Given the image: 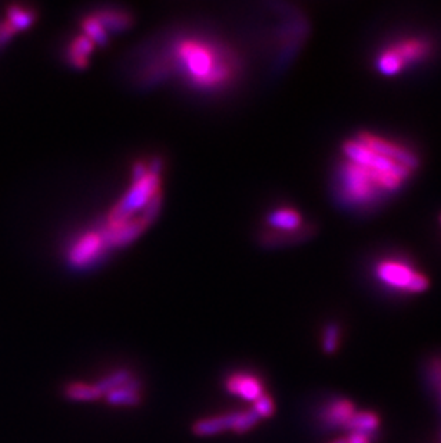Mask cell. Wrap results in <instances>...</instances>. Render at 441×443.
<instances>
[{"instance_id": "1", "label": "cell", "mask_w": 441, "mask_h": 443, "mask_svg": "<svg viewBox=\"0 0 441 443\" xmlns=\"http://www.w3.org/2000/svg\"><path fill=\"white\" fill-rule=\"evenodd\" d=\"M421 167L420 154L407 142L370 130L343 141L334 167V203L352 214H369L398 195Z\"/></svg>"}, {"instance_id": "2", "label": "cell", "mask_w": 441, "mask_h": 443, "mask_svg": "<svg viewBox=\"0 0 441 443\" xmlns=\"http://www.w3.org/2000/svg\"><path fill=\"white\" fill-rule=\"evenodd\" d=\"M168 68L198 89L217 92L231 85L238 73L232 51L204 36H185L172 45Z\"/></svg>"}, {"instance_id": "3", "label": "cell", "mask_w": 441, "mask_h": 443, "mask_svg": "<svg viewBox=\"0 0 441 443\" xmlns=\"http://www.w3.org/2000/svg\"><path fill=\"white\" fill-rule=\"evenodd\" d=\"M434 52V39L424 33L398 35L377 49L373 58V69L381 77H398L427 63Z\"/></svg>"}, {"instance_id": "4", "label": "cell", "mask_w": 441, "mask_h": 443, "mask_svg": "<svg viewBox=\"0 0 441 443\" xmlns=\"http://www.w3.org/2000/svg\"><path fill=\"white\" fill-rule=\"evenodd\" d=\"M370 271L380 287L397 294L416 296L430 289L428 275L406 256H380L371 263Z\"/></svg>"}, {"instance_id": "5", "label": "cell", "mask_w": 441, "mask_h": 443, "mask_svg": "<svg viewBox=\"0 0 441 443\" xmlns=\"http://www.w3.org/2000/svg\"><path fill=\"white\" fill-rule=\"evenodd\" d=\"M160 173H162V161L155 158L151 161L149 171L145 177L135 180L119 203L112 208L108 217V227H116L134 218V213L143 210L149 201L160 191Z\"/></svg>"}, {"instance_id": "6", "label": "cell", "mask_w": 441, "mask_h": 443, "mask_svg": "<svg viewBox=\"0 0 441 443\" xmlns=\"http://www.w3.org/2000/svg\"><path fill=\"white\" fill-rule=\"evenodd\" d=\"M265 224L267 230L261 241L267 246H281L290 241L307 239L315 230L311 224L304 223V217L298 208L290 206L272 208L265 217Z\"/></svg>"}, {"instance_id": "7", "label": "cell", "mask_w": 441, "mask_h": 443, "mask_svg": "<svg viewBox=\"0 0 441 443\" xmlns=\"http://www.w3.org/2000/svg\"><path fill=\"white\" fill-rule=\"evenodd\" d=\"M109 250L102 230H91L79 235L68 250V263L73 268L85 270L94 267Z\"/></svg>"}, {"instance_id": "8", "label": "cell", "mask_w": 441, "mask_h": 443, "mask_svg": "<svg viewBox=\"0 0 441 443\" xmlns=\"http://www.w3.org/2000/svg\"><path fill=\"white\" fill-rule=\"evenodd\" d=\"M355 405L348 399H334L321 409L319 420L328 429H345L354 413Z\"/></svg>"}, {"instance_id": "9", "label": "cell", "mask_w": 441, "mask_h": 443, "mask_svg": "<svg viewBox=\"0 0 441 443\" xmlns=\"http://www.w3.org/2000/svg\"><path fill=\"white\" fill-rule=\"evenodd\" d=\"M225 387L229 393L243 397L248 401H255L261 394H264V389L261 382L251 375L236 373L226 379Z\"/></svg>"}, {"instance_id": "10", "label": "cell", "mask_w": 441, "mask_h": 443, "mask_svg": "<svg viewBox=\"0 0 441 443\" xmlns=\"http://www.w3.org/2000/svg\"><path fill=\"white\" fill-rule=\"evenodd\" d=\"M98 22L102 25V27L106 30V33H120L129 29L134 23V19L129 12L116 9V8H105L99 12L92 13Z\"/></svg>"}, {"instance_id": "11", "label": "cell", "mask_w": 441, "mask_h": 443, "mask_svg": "<svg viewBox=\"0 0 441 443\" xmlns=\"http://www.w3.org/2000/svg\"><path fill=\"white\" fill-rule=\"evenodd\" d=\"M236 418H238V413H229V415L217 416V418L200 419L192 423L191 430L196 436H212V435L225 432L228 429H232Z\"/></svg>"}, {"instance_id": "12", "label": "cell", "mask_w": 441, "mask_h": 443, "mask_svg": "<svg viewBox=\"0 0 441 443\" xmlns=\"http://www.w3.org/2000/svg\"><path fill=\"white\" fill-rule=\"evenodd\" d=\"M94 49H95L94 42L89 40L84 33L75 36L72 39L69 51H68V58H69L70 65L76 69L87 68L89 62V56L94 52Z\"/></svg>"}, {"instance_id": "13", "label": "cell", "mask_w": 441, "mask_h": 443, "mask_svg": "<svg viewBox=\"0 0 441 443\" xmlns=\"http://www.w3.org/2000/svg\"><path fill=\"white\" fill-rule=\"evenodd\" d=\"M378 428H380L378 415L374 412L363 411L354 413L345 429H348L351 433H364L373 436L377 433Z\"/></svg>"}, {"instance_id": "14", "label": "cell", "mask_w": 441, "mask_h": 443, "mask_svg": "<svg viewBox=\"0 0 441 443\" xmlns=\"http://www.w3.org/2000/svg\"><path fill=\"white\" fill-rule=\"evenodd\" d=\"M37 13L34 9L20 6V5H12L8 8L6 12V22L15 29V32H22L29 29L36 22Z\"/></svg>"}, {"instance_id": "15", "label": "cell", "mask_w": 441, "mask_h": 443, "mask_svg": "<svg viewBox=\"0 0 441 443\" xmlns=\"http://www.w3.org/2000/svg\"><path fill=\"white\" fill-rule=\"evenodd\" d=\"M63 396L68 400H75V401H94L103 397V394L99 392V389L95 385H87V383L66 385L63 389Z\"/></svg>"}, {"instance_id": "16", "label": "cell", "mask_w": 441, "mask_h": 443, "mask_svg": "<svg viewBox=\"0 0 441 443\" xmlns=\"http://www.w3.org/2000/svg\"><path fill=\"white\" fill-rule=\"evenodd\" d=\"M80 27H82L84 35L92 40L95 46H106L108 40H109V35L106 33V30L102 27V25L98 22V19L94 15L85 16L80 22Z\"/></svg>"}, {"instance_id": "17", "label": "cell", "mask_w": 441, "mask_h": 443, "mask_svg": "<svg viewBox=\"0 0 441 443\" xmlns=\"http://www.w3.org/2000/svg\"><path fill=\"white\" fill-rule=\"evenodd\" d=\"M426 382L430 390L434 392L441 411V357H433L426 365Z\"/></svg>"}, {"instance_id": "18", "label": "cell", "mask_w": 441, "mask_h": 443, "mask_svg": "<svg viewBox=\"0 0 441 443\" xmlns=\"http://www.w3.org/2000/svg\"><path fill=\"white\" fill-rule=\"evenodd\" d=\"M105 400L112 406H138L141 405L142 396L141 393H135L124 387H119L108 392L105 394Z\"/></svg>"}, {"instance_id": "19", "label": "cell", "mask_w": 441, "mask_h": 443, "mask_svg": "<svg viewBox=\"0 0 441 443\" xmlns=\"http://www.w3.org/2000/svg\"><path fill=\"white\" fill-rule=\"evenodd\" d=\"M134 378V373L128 369H119L108 376H105L103 379H101L98 383H95V386L99 389V392L105 396L108 392L115 390L122 387L128 380H131Z\"/></svg>"}, {"instance_id": "20", "label": "cell", "mask_w": 441, "mask_h": 443, "mask_svg": "<svg viewBox=\"0 0 441 443\" xmlns=\"http://www.w3.org/2000/svg\"><path fill=\"white\" fill-rule=\"evenodd\" d=\"M341 329L337 323H328L323 330V340H321V349L326 354H334L340 347Z\"/></svg>"}, {"instance_id": "21", "label": "cell", "mask_w": 441, "mask_h": 443, "mask_svg": "<svg viewBox=\"0 0 441 443\" xmlns=\"http://www.w3.org/2000/svg\"><path fill=\"white\" fill-rule=\"evenodd\" d=\"M260 420V416L255 413L254 409L248 411V412H238V418L232 426V430L235 433H245L250 429H253Z\"/></svg>"}, {"instance_id": "22", "label": "cell", "mask_w": 441, "mask_h": 443, "mask_svg": "<svg viewBox=\"0 0 441 443\" xmlns=\"http://www.w3.org/2000/svg\"><path fill=\"white\" fill-rule=\"evenodd\" d=\"M255 413L261 418H269L274 415L275 412V405L274 400L268 396V394H261L255 401H254V408Z\"/></svg>"}, {"instance_id": "23", "label": "cell", "mask_w": 441, "mask_h": 443, "mask_svg": "<svg viewBox=\"0 0 441 443\" xmlns=\"http://www.w3.org/2000/svg\"><path fill=\"white\" fill-rule=\"evenodd\" d=\"M15 35V29L6 20L0 22V49L8 45Z\"/></svg>"}, {"instance_id": "24", "label": "cell", "mask_w": 441, "mask_h": 443, "mask_svg": "<svg viewBox=\"0 0 441 443\" xmlns=\"http://www.w3.org/2000/svg\"><path fill=\"white\" fill-rule=\"evenodd\" d=\"M371 436L364 433H350V437L347 439V443H370Z\"/></svg>"}, {"instance_id": "25", "label": "cell", "mask_w": 441, "mask_h": 443, "mask_svg": "<svg viewBox=\"0 0 441 443\" xmlns=\"http://www.w3.org/2000/svg\"><path fill=\"white\" fill-rule=\"evenodd\" d=\"M331 443H347V439H338V440H334V442H331Z\"/></svg>"}, {"instance_id": "26", "label": "cell", "mask_w": 441, "mask_h": 443, "mask_svg": "<svg viewBox=\"0 0 441 443\" xmlns=\"http://www.w3.org/2000/svg\"><path fill=\"white\" fill-rule=\"evenodd\" d=\"M438 223H440V227H441V213H440V216H438Z\"/></svg>"}]
</instances>
